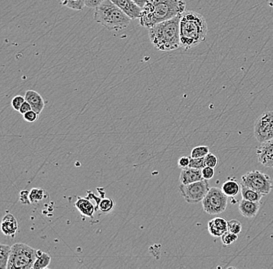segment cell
Masks as SVG:
<instances>
[{"label":"cell","mask_w":273,"mask_h":269,"mask_svg":"<svg viewBox=\"0 0 273 269\" xmlns=\"http://www.w3.org/2000/svg\"><path fill=\"white\" fill-rule=\"evenodd\" d=\"M186 6L185 0H148L142 8L140 26L150 29L155 24L182 15Z\"/></svg>","instance_id":"6da1fadb"},{"label":"cell","mask_w":273,"mask_h":269,"mask_svg":"<svg viewBox=\"0 0 273 269\" xmlns=\"http://www.w3.org/2000/svg\"><path fill=\"white\" fill-rule=\"evenodd\" d=\"M180 44L185 50L205 41L207 36V23L202 15L197 12L185 11L180 18Z\"/></svg>","instance_id":"7a4b0ae2"},{"label":"cell","mask_w":273,"mask_h":269,"mask_svg":"<svg viewBox=\"0 0 273 269\" xmlns=\"http://www.w3.org/2000/svg\"><path fill=\"white\" fill-rule=\"evenodd\" d=\"M182 15L155 24L148 29V36L151 44L161 51H171L178 49L180 44V18Z\"/></svg>","instance_id":"3957f363"},{"label":"cell","mask_w":273,"mask_h":269,"mask_svg":"<svg viewBox=\"0 0 273 269\" xmlns=\"http://www.w3.org/2000/svg\"><path fill=\"white\" fill-rule=\"evenodd\" d=\"M94 20L109 31L125 29L132 20L111 0H103L95 8Z\"/></svg>","instance_id":"277c9868"},{"label":"cell","mask_w":273,"mask_h":269,"mask_svg":"<svg viewBox=\"0 0 273 269\" xmlns=\"http://www.w3.org/2000/svg\"><path fill=\"white\" fill-rule=\"evenodd\" d=\"M36 252L37 250L24 243L13 244L11 246L7 269H33L36 259Z\"/></svg>","instance_id":"5b68a950"},{"label":"cell","mask_w":273,"mask_h":269,"mask_svg":"<svg viewBox=\"0 0 273 269\" xmlns=\"http://www.w3.org/2000/svg\"><path fill=\"white\" fill-rule=\"evenodd\" d=\"M228 201V197L224 194L222 189L217 187L210 188L203 200V207L208 214H220L227 209Z\"/></svg>","instance_id":"8992f818"},{"label":"cell","mask_w":273,"mask_h":269,"mask_svg":"<svg viewBox=\"0 0 273 269\" xmlns=\"http://www.w3.org/2000/svg\"><path fill=\"white\" fill-rule=\"evenodd\" d=\"M243 185L266 196L273 188L271 178L265 173L254 170L248 171L241 177Z\"/></svg>","instance_id":"52a82bcc"},{"label":"cell","mask_w":273,"mask_h":269,"mask_svg":"<svg viewBox=\"0 0 273 269\" xmlns=\"http://www.w3.org/2000/svg\"><path fill=\"white\" fill-rule=\"evenodd\" d=\"M178 189L185 201L188 203L193 204L202 202L210 188L208 180L203 179L187 185L181 184Z\"/></svg>","instance_id":"ba28073f"},{"label":"cell","mask_w":273,"mask_h":269,"mask_svg":"<svg viewBox=\"0 0 273 269\" xmlns=\"http://www.w3.org/2000/svg\"><path fill=\"white\" fill-rule=\"evenodd\" d=\"M254 135L259 143L273 138V111H267L258 117L254 127Z\"/></svg>","instance_id":"9c48e42d"},{"label":"cell","mask_w":273,"mask_h":269,"mask_svg":"<svg viewBox=\"0 0 273 269\" xmlns=\"http://www.w3.org/2000/svg\"><path fill=\"white\" fill-rule=\"evenodd\" d=\"M258 161L262 166L273 168V138L261 144L256 152Z\"/></svg>","instance_id":"30bf717a"},{"label":"cell","mask_w":273,"mask_h":269,"mask_svg":"<svg viewBox=\"0 0 273 269\" xmlns=\"http://www.w3.org/2000/svg\"><path fill=\"white\" fill-rule=\"evenodd\" d=\"M131 20L140 19L142 13V8L139 6L133 0H111Z\"/></svg>","instance_id":"8fae6325"},{"label":"cell","mask_w":273,"mask_h":269,"mask_svg":"<svg viewBox=\"0 0 273 269\" xmlns=\"http://www.w3.org/2000/svg\"><path fill=\"white\" fill-rule=\"evenodd\" d=\"M204 179L202 175V170L197 169L193 168L188 167L182 169L179 176V181L181 184L187 185L193 183Z\"/></svg>","instance_id":"7c38bea8"},{"label":"cell","mask_w":273,"mask_h":269,"mask_svg":"<svg viewBox=\"0 0 273 269\" xmlns=\"http://www.w3.org/2000/svg\"><path fill=\"white\" fill-rule=\"evenodd\" d=\"M19 226L17 220L11 213H7L4 216L1 224V230L6 236L14 237L18 231Z\"/></svg>","instance_id":"4fadbf2b"},{"label":"cell","mask_w":273,"mask_h":269,"mask_svg":"<svg viewBox=\"0 0 273 269\" xmlns=\"http://www.w3.org/2000/svg\"><path fill=\"white\" fill-rule=\"evenodd\" d=\"M207 228L211 236L219 237L228 231V221L221 217H216L209 221Z\"/></svg>","instance_id":"5bb4252c"},{"label":"cell","mask_w":273,"mask_h":269,"mask_svg":"<svg viewBox=\"0 0 273 269\" xmlns=\"http://www.w3.org/2000/svg\"><path fill=\"white\" fill-rule=\"evenodd\" d=\"M239 209L243 217L246 218H254L256 217L260 209V202H252L242 199L239 202Z\"/></svg>","instance_id":"9a60e30c"},{"label":"cell","mask_w":273,"mask_h":269,"mask_svg":"<svg viewBox=\"0 0 273 269\" xmlns=\"http://www.w3.org/2000/svg\"><path fill=\"white\" fill-rule=\"evenodd\" d=\"M25 100L31 104L34 111L38 114H40L44 109L45 103H44V99L42 98L41 96L34 90H28L26 92Z\"/></svg>","instance_id":"2e32d148"},{"label":"cell","mask_w":273,"mask_h":269,"mask_svg":"<svg viewBox=\"0 0 273 269\" xmlns=\"http://www.w3.org/2000/svg\"><path fill=\"white\" fill-rule=\"evenodd\" d=\"M74 205L80 212L81 214L93 220V215H94L97 208H96L95 205H93V202L90 200L86 198L78 197V200H77Z\"/></svg>","instance_id":"e0dca14e"},{"label":"cell","mask_w":273,"mask_h":269,"mask_svg":"<svg viewBox=\"0 0 273 269\" xmlns=\"http://www.w3.org/2000/svg\"><path fill=\"white\" fill-rule=\"evenodd\" d=\"M94 200H97V209L100 210L103 214H108L113 210L115 207V202L113 199L110 198H97L93 194H90Z\"/></svg>","instance_id":"ac0fdd59"},{"label":"cell","mask_w":273,"mask_h":269,"mask_svg":"<svg viewBox=\"0 0 273 269\" xmlns=\"http://www.w3.org/2000/svg\"><path fill=\"white\" fill-rule=\"evenodd\" d=\"M222 191L228 197H235L240 191V185L234 178H230L223 184Z\"/></svg>","instance_id":"d6986e66"},{"label":"cell","mask_w":273,"mask_h":269,"mask_svg":"<svg viewBox=\"0 0 273 269\" xmlns=\"http://www.w3.org/2000/svg\"><path fill=\"white\" fill-rule=\"evenodd\" d=\"M240 194L243 200L252 201V202H260L261 199L264 196L262 193L244 186L243 184L240 185Z\"/></svg>","instance_id":"ffe728a7"},{"label":"cell","mask_w":273,"mask_h":269,"mask_svg":"<svg viewBox=\"0 0 273 269\" xmlns=\"http://www.w3.org/2000/svg\"><path fill=\"white\" fill-rule=\"evenodd\" d=\"M51 257L47 253L37 250L36 252V259L34 265L33 269H48L51 263Z\"/></svg>","instance_id":"44dd1931"},{"label":"cell","mask_w":273,"mask_h":269,"mask_svg":"<svg viewBox=\"0 0 273 269\" xmlns=\"http://www.w3.org/2000/svg\"><path fill=\"white\" fill-rule=\"evenodd\" d=\"M10 252H11V246L1 244V247H0V269H7Z\"/></svg>","instance_id":"7402d4cb"},{"label":"cell","mask_w":273,"mask_h":269,"mask_svg":"<svg viewBox=\"0 0 273 269\" xmlns=\"http://www.w3.org/2000/svg\"><path fill=\"white\" fill-rule=\"evenodd\" d=\"M44 193L45 191L41 188H33L31 189L30 191V200L31 203H39L40 201L44 200Z\"/></svg>","instance_id":"603a6c76"},{"label":"cell","mask_w":273,"mask_h":269,"mask_svg":"<svg viewBox=\"0 0 273 269\" xmlns=\"http://www.w3.org/2000/svg\"><path fill=\"white\" fill-rule=\"evenodd\" d=\"M62 6L74 10H82L85 5V0H61Z\"/></svg>","instance_id":"cb8c5ba5"},{"label":"cell","mask_w":273,"mask_h":269,"mask_svg":"<svg viewBox=\"0 0 273 269\" xmlns=\"http://www.w3.org/2000/svg\"><path fill=\"white\" fill-rule=\"evenodd\" d=\"M209 153V148L206 146H197L191 151L190 157L193 158H205Z\"/></svg>","instance_id":"d4e9b609"},{"label":"cell","mask_w":273,"mask_h":269,"mask_svg":"<svg viewBox=\"0 0 273 269\" xmlns=\"http://www.w3.org/2000/svg\"><path fill=\"white\" fill-rule=\"evenodd\" d=\"M238 238H239V235L228 231L221 236V241L224 246H229L236 241Z\"/></svg>","instance_id":"484cf974"},{"label":"cell","mask_w":273,"mask_h":269,"mask_svg":"<svg viewBox=\"0 0 273 269\" xmlns=\"http://www.w3.org/2000/svg\"><path fill=\"white\" fill-rule=\"evenodd\" d=\"M242 225L240 221L237 220H232L228 221V230L230 232L239 235L241 232Z\"/></svg>","instance_id":"4316f807"},{"label":"cell","mask_w":273,"mask_h":269,"mask_svg":"<svg viewBox=\"0 0 273 269\" xmlns=\"http://www.w3.org/2000/svg\"><path fill=\"white\" fill-rule=\"evenodd\" d=\"M205 165V158H193L190 157V163L189 167L202 170Z\"/></svg>","instance_id":"83f0119b"},{"label":"cell","mask_w":273,"mask_h":269,"mask_svg":"<svg viewBox=\"0 0 273 269\" xmlns=\"http://www.w3.org/2000/svg\"><path fill=\"white\" fill-rule=\"evenodd\" d=\"M25 97L23 96H16L12 100L11 105L13 109H15L16 111H20V107L23 105L24 102H25Z\"/></svg>","instance_id":"f1b7e54d"},{"label":"cell","mask_w":273,"mask_h":269,"mask_svg":"<svg viewBox=\"0 0 273 269\" xmlns=\"http://www.w3.org/2000/svg\"><path fill=\"white\" fill-rule=\"evenodd\" d=\"M217 164H218V159H217L216 155L211 154V153H209L205 157V165H206V166L215 168L217 167Z\"/></svg>","instance_id":"f546056e"},{"label":"cell","mask_w":273,"mask_h":269,"mask_svg":"<svg viewBox=\"0 0 273 269\" xmlns=\"http://www.w3.org/2000/svg\"><path fill=\"white\" fill-rule=\"evenodd\" d=\"M24 117V120L27 122L34 123L36 120H38L39 114L36 112L34 111L33 109L31 111L26 113L25 114L23 115Z\"/></svg>","instance_id":"4dcf8cb0"},{"label":"cell","mask_w":273,"mask_h":269,"mask_svg":"<svg viewBox=\"0 0 273 269\" xmlns=\"http://www.w3.org/2000/svg\"><path fill=\"white\" fill-rule=\"evenodd\" d=\"M215 171L214 168L209 167V166H205L202 169V175L204 179L209 180L214 176Z\"/></svg>","instance_id":"1f68e13d"},{"label":"cell","mask_w":273,"mask_h":269,"mask_svg":"<svg viewBox=\"0 0 273 269\" xmlns=\"http://www.w3.org/2000/svg\"><path fill=\"white\" fill-rule=\"evenodd\" d=\"M20 202L24 205L31 204L30 200V192L28 190H22L20 193Z\"/></svg>","instance_id":"d6a6232c"},{"label":"cell","mask_w":273,"mask_h":269,"mask_svg":"<svg viewBox=\"0 0 273 269\" xmlns=\"http://www.w3.org/2000/svg\"><path fill=\"white\" fill-rule=\"evenodd\" d=\"M190 158H188V157L183 156L181 157L179 159H178V167L180 168L181 169H184L190 166Z\"/></svg>","instance_id":"836d02e7"},{"label":"cell","mask_w":273,"mask_h":269,"mask_svg":"<svg viewBox=\"0 0 273 269\" xmlns=\"http://www.w3.org/2000/svg\"><path fill=\"white\" fill-rule=\"evenodd\" d=\"M102 1L103 0H85V5L87 7L95 9Z\"/></svg>","instance_id":"e575fe53"},{"label":"cell","mask_w":273,"mask_h":269,"mask_svg":"<svg viewBox=\"0 0 273 269\" xmlns=\"http://www.w3.org/2000/svg\"><path fill=\"white\" fill-rule=\"evenodd\" d=\"M31 110H32V107H31V104H30L28 101H25V102L23 103V105H21L20 111L19 112H20L21 114L24 115L26 113L31 111Z\"/></svg>","instance_id":"d590c367"},{"label":"cell","mask_w":273,"mask_h":269,"mask_svg":"<svg viewBox=\"0 0 273 269\" xmlns=\"http://www.w3.org/2000/svg\"><path fill=\"white\" fill-rule=\"evenodd\" d=\"M134 2H136L137 5H138L139 6H140V7L143 8L144 6V5H145L146 2H147V1L148 0H133Z\"/></svg>","instance_id":"8d00e7d4"},{"label":"cell","mask_w":273,"mask_h":269,"mask_svg":"<svg viewBox=\"0 0 273 269\" xmlns=\"http://www.w3.org/2000/svg\"><path fill=\"white\" fill-rule=\"evenodd\" d=\"M269 5H270V6H271V7L273 9V0H270V2H269Z\"/></svg>","instance_id":"74e56055"}]
</instances>
